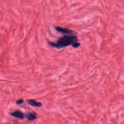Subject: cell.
I'll use <instances>...</instances> for the list:
<instances>
[{"label": "cell", "mask_w": 124, "mask_h": 124, "mask_svg": "<svg viewBox=\"0 0 124 124\" xmlns=\"http://www.w3.org/2000/svg\"><path fill=\"white\" fill-rule=\"evenodd\" d=\"M23 102H24V100L22 98H20V99L16 100V103L17 105H21Z\"/></svg>", "instance_id": "cell-6"}, {"label": "cell", "mask_w": 124, "mask_h": 124, "mask_svg": "<svg viewBox=\"0 0 124 124\" xmlns=\"http://www.w3.org/2000/svg\"><path fill=\"white\" fill-rule=\"evenodd\" d=\"M25 114V117L30 121H33L37 118V114L35 112L28 111Z\"/></svg>", "instance_id": "cell-4"}, {"label": "cell", "mask_w": 124, "mask_h": 124, "mask_svg": "<svg viewBox=\"0 0 124 124\" xmlns=\"http://www.w3.org/2000/svg\"><path fill=\"white\" fill-rule=\"evenodd\" d=\"M55 29L58 32H61L63 34H73L75 33V32L74 31L68 29L67 28H63L60 26H55L54 27Z\"/></svg>", "instance_id": "cell-2"}, {"label": "cell", "mask_w": 124, "mask_h": 124, "mask_svg": "<svg viewBox=\"0 0 124 124\" xmlns=\"http://www.w3.org/2000/svg\"><path fill=\"white\" fill-rule=\"evenodd\" d=\"M12 116L14 117L15 118L19 119L20 120H23L24 119L25 117V114H24L22 111L20 110H16L10 114Z\"/></svg>", "instance_id": "cell-3"}, {"label": "cell", "mask_w": 124, "mask_h": 124, "mask_svg": "<svg viewBox=\"0 0 124 124\" xmlns=\"http://www.w3.org/2000/svg\"><path fill=\"white\" fill-rule=\"evenodd\" d=\"M28 103L32 106L36 107H41L42 106V103L40 102H37V101L33 99H29L27 101Z\"/></svg>", "instance_id": "cell-5"}, {"label": "cell", "mask_w": 124, "mask_h": 124, "mask_svg": "<svg viewBox=\"0 0 124 124\" xmlns=\"http://www.w3.org/2000/svg\"><path fill=\"white\" fill-rule=\"evenodd\" d=\"M76 33L63 34L56 42H48V43L51 46L57 49H61L69 46H72L74 48H78L80 46V44L78 41Z\"/></svg>", "instance_id": "cell-1"}]
</instances>
